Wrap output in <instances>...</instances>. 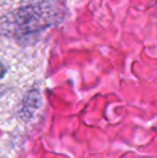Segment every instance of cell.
<instances>
[{
  "mask_svg": "<svg viewBox=\"0 0 157 158\" xmlns=\"http://www.w3.org/2000/svg\"><path fill=\"white\" fill-rule=\"evenodd\" d=\"M41 103V98H40V94L37 90H30L27 95H26L25 99L23 102V113L25 116H31L35 113V111H37Z\"/></svg>",
  "mask_w": 157,
  "mask_h": 158,
  "instance_id": "cell-2",
  "label": "cell"
},
{
  "mask_svg": "<svg viewBox=\"0 0 157 158\" xmlns=\"http://www.w3.org/2000/svg\"><path fill=\"white\" fill-rule=\"evenodd\" d=\"M64 19V9L51 1L28 4L8 12L0 19V33L9 38H21L39 32Z\"/></svg>",
  "mask_w": 157,
  "mask_h": 158,
  "instance_id": "cell-1",
  "label": "cell"
},
{
  "mask_svg": "<svg viewBox=\"0 0 157 158\" xmlns=\"http://www.w3.org/2000/svg\"><path fill=\"white\" fill-rule=\"evenodd\" d=\"M6 68H4L3 64L0 61V79H2V77H4V74H6Z\"/></svg>",
  "mask_w": 157,
  "mask_h": 158,
  "instance_id": "cell-3",
  "label": "cell"
}]
</instances>
